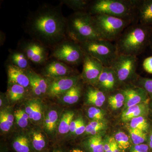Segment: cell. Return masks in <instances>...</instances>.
Instances as JSON below:
<instances>
[{
	"mask_svg": "<svg viewBox=\"0 0 152 152\" xmlns=\"http://www.w3.org/2000/svg\"><path fill=\"white\" fill-rule=\"evenodd\" d=\"M62 5L61 3L56 6L42 5L31 12L26 20V32L49 49L67 39L66 18L63 15Z\"/></svg>",
	"mask_w": 152,
	"mask_h": 152,
	"instance_id": "cell-1",
	"label": "cell"
},
{
	"mask_svg": "<svg viewBox=\"0 0 152 152\" xmlns=\"http://www.w3.org/2000/svg\"><path fill=\"white\" fill-rule=\"evenodd\" d=\"M152 27L134 23L128 26L116 41L118 54L137 57L150 46Z\"/></svg>",
	"mask_w": 152,
	"mask_h": 152,
	"instance_id": "cell-2",
	"label": "cell"
},
{
	"mask_svg": "<svg viewBox=\"0 0 152 152\" xmlns=\"http://www.w3.org/2000/svg\"><path fill=\"white\" fill-rule=\"evenodd\" d=\"M67 38L77 43L102 39L96 30L93 16L88 12H74L66 18Z\"/></svg>",
	"mask_w": 152,
	"mask_h": 152,
	"instance_id": "cell-3",
	"label": "cell"
},
{
	"mask_svg": "<svg viewBox=\"0 0 152 152\" xmlns=\"http://www.w3.org/2000/svg\"><path fill=\"white\" fill-rule=\"evenodd\" d=\"M136 1L96 0L90 3L88 12L92 15H105L128 20L135 23Z\"/></svg>",
	"mask_w": 152,
	"mask_h": 152,
	"instance_id": "cell-4",
	"label": "cell"
},
{
	"mask_svg": "<svg viewBox=\"0 0 152 152\" xmlns=\"http://www.w3.org/2000/svg\"><path fill=\"white\" fill-rule=\"evenodd\" d=\"M97 31L102 39L116 41L128 26L134 23L132 20L105 15H92Z\"/></svg>",
	"mask_w": 152,
	"mask_h": 152,
	"instance_id": "cell-5",
	"label": "cell"
},
{
	"mask_svg": "<svg viewBox=\"0 0 152 152\" xmlns=\"http://www.w3.org/2000/svg\"><path fill=\"white\" fill-rule=\"evenodd\" d=\"M79 44L85 53L99 60L104 67H110L118 55L115 44L105 40L98 39Z\"/></svg>",
	"mask_w": 152,
	"mask_h": 152,
	"instance_id": "cell-6",
	"label": "cell"
},
{
	"mask_svg": "<svg viewBox=\"0 0 152 152\" xmlns=\"http://www.w3.org/2000/svg\"><path fill=\"white\" fill-rule=\"evenodd\" d=\"M49 59H54L69 66L83 64L84 53L80 44L67 38L52 49Z\"/></svg>",
	"mask_w": 152,
	"mask_h": 152,
	"instance_id": "cell-7",
	"label": "cell"
},
{
	"mask_svg": "<svg viewBox=\"0 0 152 152\" xmlns=\"http://www.w3.org/2000/svg\"><path fill=\"white\" fill-rule=\"evenodd\" d=\"M137 57L118 55L112 61L110 66L116 75L119 83L130 80L136 77L138 66Z\"/></svg>",
	"mask_w": 152,
	"mask_h": 152,
	"instance_id": "cell-8",
	"label": "cell"
},
{
	"mask_svg": "<svg viewBox=\"0 0 152 152\" xmlns=\"http://www.w3.org/2000/svg\"><path fill=\"white\" fill-rule=\"evenodd\" d=\"M39 41L31 39L19 42L18 49L27 57L31 63L43 65L49 59L48 49Z\"/></svg>",
	"mask_w": 152,
	"mask_h": 152,
	"instance_id": "cell-9",
	"label": "cell"
},
{
	"mask_svg": "<svg viewBox=\"0 0 152 152\" xmlns=\"http://www.w3.org/2000/svg\"><path fill=\"white\" fill-rule=\"evenodd\" d=\"M81 79L88 85L95 86L104 68L100 61L84 53Z\"/></svg>",
	"mask_w": 152,
	"mask_h": 152,
	"instance_id": "cell-10",
	"label": "cell"
},
{
	"mask_svg": "<svg viewBox=\"0 0 152 152\" xmlns=\"http://www.w3.org/2000/svg\"><path fill=\"white\" fill-rule=\"evenodd\" d=\"M48 60L43 65L42 75L48 79H55L77 75L70 66L54 59Z\"/></svg>",
	"mask_w": 152,
	"mask_h": 152,
	"instance_id": "cell-11",
	"label": "cell"
},
{
	"mask_svg": "<svg viewBox=\"0 0 152 152\" xmlns=\"http://www.w3.org/2000/svg\"><path fill=\"white\" fill-rule=\"evenodd\" d=\"M81 80V75L53 79L49 83L47 94L51 97H61Z\"/></svg>",
	"mask_w": 152,
	"mask_h": 152,
	"instance_id": "cell-12",
	"label": "cell"
},
{
	"mask_svg": "<svg viewBox=\"0 0 152 152\" xmlns=\"http://www.w3.org/2000/svg\"><path fill=\"white\" fill-rule=\"evenodd\" d=\"M125 97L126 109L141 103H146L149 100L148 93L142 88H128L122 90Z\"/></svg>",
	"mask_w": 152,
	"mask_h": 152,
	"instance_id": "cell-13",
	"label": "cell"
},
{
	"mask_svg": "<svg viewBox=\"0 0 152 152\" xmlns=\"http://www.w3.org/2000/svg\"><path fill=\"white\" fill-rule=\"evenodd\" d=\"M135 20L139 23L152 27V0L136 1Z\"/></svg>",
	"mask_w": 152,
	"mask_h": 152,
	"instance_id": "cell-14",
	"label": "cell"
},
{
	"mask_svg": "<svg viewBox=\"0 0 152 152\" xmlns=\"http://www.w3.org/2000/svg\"><path fill=\"white\" fill-rule=\"evenodd\" d=\"M7 70L10 85L18 84L26 88L31 87L30 79L26 70L9 63L7 65Z\"/></svg>",
	"mask_w": 152,
	"mask_h": 152,
	"instance_id": "cell-15",
	"label": "cell"
},
{
	"mask_svg": "<svg viewBox=\"0 0 152 152\" xmlns=\"http://www.w3.org/2000/svg\"><path fill=\"white\" fill-rule=\"evenodd\" d=\"M118 83L119 82L113 70L110 67H104L95 87L102 91H110L115 88Z\"/></svg>",
	"mask_w": 152,
	"mask_h": 152,
	"instance_id": "cell-16",
	"label": "cell"
},
{
	"mask_svg": "<svg viewBox=\"0 0 152 152\" xmlns=\"http://www.w3.org/2000/svg\"><path fill=\"white\" fill-rule=\"evenodd\" d=\"M9 64L26 70L31 68V62L25 54L19 49L10 51Z\"/></svg>",
	"mask_w": 152,
	"mask_h": 152,
	"instance_id": "cell-17",
	"label": "cell"
},
{
	"mask_svg": "<svg viewBox=\"0 0 152 152\" xmlns=\"http://www.w3.org/2000/svg\"><path fill=\"white\" fill-rule=\"evenodd\" d=\"M147 107L145 103L132 106L126 109L122 114L121 119L124 122H127L136 117L142 116L145 113Z\"/></svg>",
	"mask_w": 152,
	"mask_h": 152,
	"instance_id": "cell-18",
	"label": "cell"
},
{
	"mask_svg": "<svg viewBox=\"0 0 152 152\" xmlns=\"http://www.w3.org/2000/svg\"><path fill=\"white\" fill-rule=\"evenodd\" d=\"M82 86L80 81L61 97V100L65 103L73 104L77 103L82 94Z\"/></svg>",
	"mask_w": 152,
	"mask_h": 152,
	"instance_id": "cell-19",
	"label": "cell"
},
{
	"mask_svg": "<svg viewBox=\"0 0 152 152\" xmlns=\"http://www.w3.org/2000/svg\"><path fill=\"white\" fill-rule=\"evenodd\" d=\"M60 1L75 12H88L91 3V1L87 0H62Z\"/></svg>",
	"mask_w": 152,
	"mask_h": 152,
	"instance_id": "cell-20",
	"label": "cell"
},
{
	"mask_svg": "<svg viewBox=\"0 0 152 152\" xmlns=\"http://www.w3.org/2000/svg\"><path fill=\"white\" fill-rule=\"evenodd\" d=\"M31 145L26 136L20 135L14 140L12 147L16 152H31Z\"/></svg>",
	"mask_w": 152,
	"mask_h": 152,
	"instance_id": "cell-21",
	"label": "cell"
},
{
	"mask_svg": "<svg viewBox=\"0 0 152 152\" xmlns=\"http://www.w3.org/2000/svg\"><path fill=\"white\" fill-rule=\"evenodd\" d=\"M74 116L75 113L72 111L66 112L63 114L58 126V131L60 134H64L69 132L70 126Z\"/></svg>",
	"mask_w": 152,
	"mask_h": 152,
	"instance_id": "cell-22",
	"label": "cell"
},
{
	"mask_svg": "<svg viewBox=\"0 0 152 152\" xmlns=\"http://www.w3.org/2000/svg\"><path fill=\"white\" fill-rule=\"evenodd\" d=\"M58 115L56 111L51 110L48 112L44 120L45 128L48 132H54L58 125Z\"/></svg>",
	"mask_w": 152,
	"mask_h": 152,
	"instance_id": "cell-23",
	"label": "cell"
},
{
	"mask_svg": "<svg viewBox=\"0 0 152 152\" xmlns=\"http://www.w3.org/2000/svg\"><path fill=\"white\" fill-rule=\"evenodd\" d=\"M26 88L18 84L10 85L8 90V96L12 102L20 100L24 97L26 92Z\"/></svg>",
	"mask_w": 152,
	"mask_h": 152,
	"instance_id": "cell-24",
	"label": "cell"
},
{
	"mask_svg": "<svg viewBox=\"0 0 152 152\" xmlns=\"http://www.w3.org/2000/svg\"><path fill=\"white\" fill-rule=\"evenodd\" d=\"M87 145L91 152H104V144L100 136L91 137L87 141Z\"/></svg>",
	"mask_w": 152,
	"mask_h": 152,
	"instance_id": "cell-25",
	"label": "cell"
},
{
	"mask_svg": "<svg viewBox=\"0 0 152 152\" xmlns=\"http://www.w3.org/2000/svg\"><path fill=\"white\" fill-rule=\"evenodd\" d=\"M108 101L113 110H116L121 107L125 101V96L122 90L120 92L110 96Z\"/></svg>",
	"mask_w": 152,
	"mask_h": 152,
	"instance_id": "cell-26",
	"label": "cell"
},
{
	"mask_svg": "<svg viewBox=\"0 0 152 152\" xmlns=\"http://www.w3.org/2000/svg\"><path fill=\"white\" fill-rule=\"evenodd\" d=\"M31 145L33 148L37 151L40 152L45 149L46 144L42 133L35 132L33 134Z\"/></svg>",
	"mask_w": 152,
	"mask_h": 152,
	"instance_id": "cell-27",
	"label": "cell"
},
{
	"mask_svg": "<svg viewBox=\"0 0 152 152\" xmlns=\"http://www.w3.org/2000/svg\"><path fill=\"white\" fill-rule=\"evenodd\" d=\"M131 129L139 130L145 132L148 129L149 124L145 118L142 116L133 118L130 124Z\"/></svg>",
	"mask_w": 152,
	"mask_h": 152,
	"instance_id": "cell-28",
	"label": "cell"
},
{
	"mask_svg": "<svg viewBox=\"0 0 152 152\" xmlns=\"http://www.w3.org/2000/svg\"><path fill=\"white\" fill-rule=\"evenodd\" d=\"M132 141L135 145L143 144L147 139L146 134L143 131L134 129L129 130Z\"/></svg>",
	"mask_w": 152,
	"mask_h": 152,
	"instance_id": "cell-29",
	"label": "cell"
},
{
	"mask_svg": "<svg viewBox=\"0 0 152 152\" xmlns=\"http://www.w3.org/2000/svg\"><path fill=\"white\" fill-rule=\"evenodd\" d=\"M114 138L120 149H127L130 145L129 137L124 132H118L115 134Z\"/></svg>",
	"mask_w": 152,
	"mask_h": 152,
	"instance_id": "cell-30",
	"label": "cell"
},
{
	"mask_svg": "<svg viewBox=\"0 0 152 152\" xmlns=\"http://www.w3.org/2000/svg\"><path fill=\"white\" fill-rule=\"evenodd\" d=\"M104 126V124L100 121H93L86 126L85 133L94 136L103 129Z\"/></svg>",
	"mask_w": 152,
	"mask_h": 152,
	"instance_id": "cell-31",
	"label": "cell"
},
{
	"mask_svg": "<svg viewBox=\"0 0 152 152\" xmlns=\"http://www.w3.org/2000/svg\"><path fill=\"white\" fill-rule=\"evenodd\" d=\"M17 123L20 127H26L28 125V120L29 118L28 115L26 112L21 110H18L15 112L14 114Z\"/></svg>",
	"mask_w": 152,
	"mask_h": 152,
	"instance_id": "cell-32",
	"label": "cell"
},
{
	"mask_svg": "<svg viewBox=\"0 0 152 152\" xmlns=\"http://www.w3.org/2000/svg\"><path fill=\"white\" fill-rule=\"evenodd\" d=\"M88 115L89 118L94 121H100L104 119V114L100 109L95 107L88 109Z\"/></svg>",
	"mask_w": 152,
	"mask_h": 152,
	"instance_id": "cell-33",
	"label": "cell"
},
{
	"mask_svg": "<svg viewBox=\"0 0 152 152\" xmlns=\"http://www.w3.org/2000/svg\"><path fill=\"white\" fill-rule=\"evenodd\" d=\"M6 118L4 111H1L0 114V128L4 132H8L12 127Z\"/></svg>",
	"mask_w": 152,
	"mask_h": 152,
	"instance_id": "cell-34",
	"label": "cell"
},
{
	"mask_svg": "<svg viewBox=\"0 0 152 152\" xmlns=\"http://www.w3.org/2000/svg\"><path fill=\"white\" fill-rule=\"evenodd\" d=\"M141 88L144 89L148 94H152V79L141 78L139 79Z\"/></svg>",
	"mask_w": 152,
	"mask_h": 152,
	"instance_id": "cell-35",
	"label": "cell"
},
{
	"mask_svg": "<svg viewBox=\"0 0 152 152\" xmlns=\"http://www.w3.org/2000/svg\"><path fill=\"white\" fill-rule=\"evenodd\" d=\"M42 108L40 104L37 102L34 110L29 115V118L30 119L33 120L34 121H38L42 118Z\"/></svg>",
	"mask_w": 152,
	"mask_h": 152,
	"instance_id": "cell-36",
	"label": "cell"
},
{
	"mask_svg": "<svg viewBox=\"0 0 152 152\" xmlns=\"http://www.w3.org/2000/svg\"><path fill=\"white\" fill-rule=\"evenodd\" d=\"M142 66L147 72L152 74V56L148 57L144 60Z\"/></svg>",
	"mask_w": 152,
	"mask_h": 152,
	"instance_id": "cell-37",
	"label": "cell"
},
{
	"mask_svg": "<svg viewBox=\"0 0 152 152\" xmlns=\"http://www.w3.org/2000/svg\"><path fill=\"white\" fill-rule=\"evenodd\" d=\"M149 147L146 144L135 145L131 149L130 152H148Z\"/></svg>",
	"mask_w": 152,
	"mask_h": 152,
	"instance_id": "cell-38",
	"label": "cell"
},
{
	"mask_svg": "<svg viewBox=\"0 0 152 152\" xmlns=\"http://www.w3.org/2000/svg\"><path fill=\"white\" fill-rule=\"evenodd\" d=\"M114 138L111 137L107 141L104 143V152H114L113 148V142Z\"/></svg>",
	"mask_w": 152,
	"mask_h": 152,
	"instance_id": "cell-39",
	"label": "cell"
},
{
	"mask_svg": "<svg viewBox=\"0 0 152 152\" xmlns=\"http://www.w3.org/2000/svg\"><path fill=\"white\" fill-rule=\"evenodd\" d=\"M86 129V126H85L83 120L82 118L80 124H79L78 126L77 127L76 129L75 132V134H76L77 135H81L85 132Z\"/></svg>",
	"mask_w": 152,
	"mask_h": 152,
	"instance_id": "cell-40",
	"label": "cell"
},
{
	"mask_svg": "<svg viewBox=\"0 0 152 152\" xmlns=\"http://www.w3.org/2000/svg\"><path fill=\"white\" fill-rule=\"evenodd\" d=\"M82 118H79L77 119L72 121L71 123L70 126V131L71 133H75L77 129V127L80 124V122Z\"/></svg>",
	"mask_w": 152,
	"mask_h": 152,
	"instance_id": "cell-41",
	"label": "cell"
},
{
	"mask_svg": "<svg viewBox=\"0 0 152 152\" xmlns=\"http://www.w3.org/2000/svg\"><path fill=\"white\" fill-rule=\"evenodd\" d=\"M113 148L114 152H121L120 151V148L117 144L115 140V138H114L113 142Z\"/></svg>",
	"mask_w": 152,
	"mask_h": 152,
	"instance_id": "cell-42",
	"label": "cell"
},
{
	"mask_svg": "<svg viewBox=\"0 0 152 152\" xmlns=\"http://www.w3.org/2000/svg\"><path fill=\"white\" fill-rule=\"evenodd\" d=\"M149 146L150 148L152 149V130L151 132V134L150 136Z\"/></svg>",
	"mask_w": 152,
	"mask_h": 152,
	"instance_id": "cell-43",
	"label": "cell"
},
{
	"mask_svg": "<svg viewBox=\"0 0 152 152\" xmlns=\"http://www.w3.org/2000/svg\"><path fill=\"white\" fill-rule=\"evenodd\" d=\"M72 152H83L82 150L79 149H74L72 151Z\"/></svg>",
	"mask_w": 152,
	"mask_h": 152,
	"instance_id": "cell-44",
	"label": "cell"
},
{
	"mask_svg": "<svg viewBox=\"0 0 152 152\" xmlns=\"http://www.w3.org/2000/svg\"><path fill=\"white\" fill-rule=\"evenodd\" d=\"M53 152H66L64 151H62V150H61L60 149H56L54 150L53 151Z\"/></svg>",
	"mask_w": 152,
	"mask_h": 152,
	"instance_id": "cell-45",
	"label": "cell"
},
{
	"mask_svg": "<svg viewBox=\"0 0 152 152\" xmlns=\"http://www.w3.org/2000/svg\"><path fill=\"white\" fill-rule=\"evenodd\" d=\"M150 47H151V49H152V33L151 36V40H150Z\"/></svg>",
	"mask_w": 152,
	"mask_h": 152,
	"instance_id": "cell-46",
	"label": "cell"
},
{
	"mask_svg": "<svg viewBox=\"0 0 152 152\" xmlns=\"http://www.w3.org/2000/svg\"><path fill=\"white\" fill-rule=\"evenodd\" d=\"M0 102H1V103H0V106H1L2 104V100L1 99H0Z\"/></svg>",
	"mask_w": 152,
	"mask_h": 152,
	"instance_id": "cell-47",
	"label": "cell"
}]
</instances>
